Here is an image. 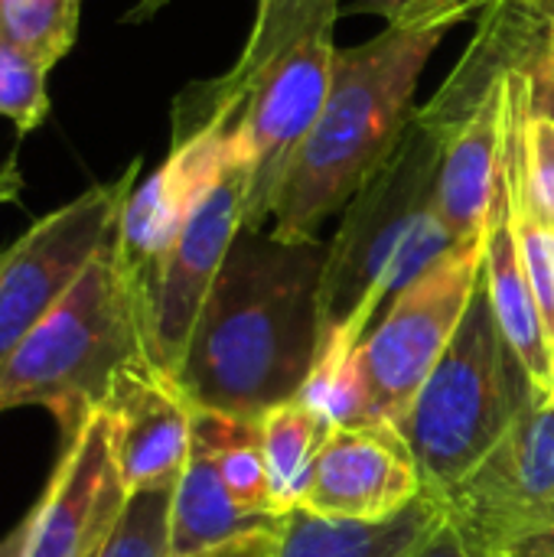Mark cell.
<instances>
[{
  "mask_svg": "<svg viewBox=\"0 0 554 557\" xmlns=\"http://www.w3.org/2000/svg\"><path fill=\"white\" fill-rule=\"evenodd\" d=\"M519 557H554V532L552 535H545V539H539V542H532V545H526Z\"/></svg>",
  "mask_w": 554,
  "mask_h": 557,
  "instance_id": "32",
  "label": "cell"
},
{
  "mask_svg": "<svg viewBox=\"0 0 554 557\" xmlns=\"http://www.w3.org/2000/svg\"><path fill=\"white\" fill-rule=\"evenodd\" d=\"M274 545H278V539H274V542H271L268 548H261V552H258L255 557H274Z\"/></svg>",
  "mask_w": 554,
  "mask_h": 557,
  "instance_id": "34",
  "label": "cell"
},
{
  "mask_svg": "<svg viewBox=\"0 0 554 557\" xmlns=\"http://www.w3.org/2000/svg\"><path fill=\"white\" fill-rule=\"evenodd\" d=\"M33 525H36V506H29V512L0 539V557H26L29 539H33Z\"/></svg>",
  "mask_w": 554,
  "mask_h": 557,
  "instance_id": "29",
  "label": "cell"
},
{
  "mask_svg": "<svg viewBox=\"0 0 554 557\" xmlns=\"http://www.w3.org/2000/svg\"><path fill=\"white\" fill-rule=\"evenodd\" d=\"M483 290L493 307V317L526 366L532 385L554 398V352L545 333V320L529 281V271L519 255L516 228H513V209L503 176H496L493 206L483 228Z\"/></svg>",
  "mask_w": 554,
  "mask_h": 557,
  "instance_id": "17",
  "label": "cell"
},
{
  "mask_svg": "<svg viewBox=\"0 0 554 557\" xmlns=\"http://www.w3.org/2000/svg\"><path fill=\"white\" fill-rule=\"evenodd\" d=\"M274 539H278V525L264 529V532H255V535H245V539H238V542H232L225 548H216V552L202 557H255L261 548H268Z\"/></svg>",
  "mask_w": 554,
  "mask_h": 557,
  "instance_id": "30",
  "label": "cell"
},
{
  "mask_svg": "<svg viewBox=\"0 0 554 557\" xmlns=\"http://www.w3.org/2000/svg\"><path fill=\"white\" fill-rule=\"evenodd\" d=\"M438 516L441 506L428 496L382 522L320 519L297 506L278 522L274 557H405Z\"/></svg>",
  "mask_w": 554,
  "mask_h": 557,
  "instance_id": "18",
  "label": "cell"
},
{
  "mask_svg": "<svg viewBox=\"0 0 554 557\" xmlns=\"http://www.w3.org/2000/svg\"><path fill=\"white\" fill-rule=\"evenodd\" d=\"M470 557H519L554 532V398L535 395L500 444L438 499Z\"/></svg>",
  "mask_w": 554,
  "mask_h": 557,
  "instance_id": "8",
  "label": "cell"
},
{
  "mask_svg": "<svg viewBox=\"0 0 554 557\" xmlns=\"http://www.w3.org/2000/svg\"><path fill=\"white\" fill-rule=\"evenodd\" d=\"M248 163L238 160L186 219L147 294V352L176 375L202 304L245 228Z\"/></svg>",
  "mask_w": 554,
  "mask_h": 557,
  "instance_id": "10",
  "label": "cell"
},
{
  "mask_svg": "<svg viewBox=\"0 0 554 557\" xmlns=\"http://www.w3.org/2000/svg\"><path fill=\"white\" fill-rule=\"evenodd\" d=\"M323 264L320 238L242 228L176 369L196 408L261 418L300 395L320 356Z\"/></svg>",
  "mask_w": 554,
  "mask_h": 557,
  "instance_id": "1",
  "label": "cell"
},
{
  "mask_svg": "<svg viewBox=\"0 0 554 557\" xmlns=\"http://www.w3.org/2000/svg\"><path fill=\"white\" fill-rule=\"evenodd\" d=\"M20 193H23V170H20L16 150H13V153L0 163V209L10 206V202H16Z\"/></svg>",
  "mask_w": 554,
  "mask_h": 557,
  "instance_id": "31",
  "label": "cell"
},
{
  "mask_svg": "<svg viewBox=\"0 0 554 557\" xmlns=\"http://www.w3.org/2000/svg\"><path fill=\"white\" fill-rule=\"evenodd\" d=\"M506 134V78L496 82L487 98L447 134L438 183L434 215L454 235V242H473L487 228V215L496 193L500 157Z\"/></svg>",
  "mask_w": 554,
  "mask_h": 557,
  "instance_id": "16",
  "label": "cell"
},
{
  "mask_svg": "<svg viewBox=\"0 0 554 557\" xmlns=\"http://www.w3.org/2000/svg\"><path fill=\"white\" fill-rule=\"evenodd\" d=\"M281 519L248 516L229 496L212 457L193 444L189 463L173 486L170 506V552L173 557H202L245 535L274 529Z\"/></svg>",
  "mask_w": 554,
  "mask_h": 557,
  "instance_id": "19",
  "label": "cell"
},
{
  "mask_svg": "<svg viewBox=\"0 0 554 557\" xmlns=\"http://www.w3.org/2000/svg\"><path fill=\"white\" fill-rule=\"evenodd\" d=\"M78 16L82 0H0V39L52 69L72 52Z\"/></svg>",
  "mask_w": 554,
  "mask_h": 557,
  "instance_id": "22",
  "label": "cell"
},
{
  "mask_svg": "<svg viewBox=\"0 0 554 557\" xmlns=\"http://www.w3.org/2000/svg\"><path fill=\"white\" fill-rule=\"evenodd\" d=\"M127 490L114 463L108 418L95 411L62 437V454L36 506L26 557H98L108 545Z\"/></svg>",
  "mask_w": 554,
  "mask_h": 557,
  "instance_id": "12",
  "label": "cell"
},
{
  "mask_svg": "<svg viewBox=\"0 0 554 557\" xmlns=\"http://www.w3.org/2000/svg\"><path fill=\"white\" fill-rule=\"evenodd\" d=\"M454 29L431 20L385 26L379 36L336 49L327 104L297 150L268 232L281 242H313L366 180L392 157L415 121V91L438 42Z\"/></svg>",
  "mask_w": 554,
  "mask_h": 557,
  "instance_id": "2",
  "label": "cell"
},
{
  "mask_svg": "<svg viewBox=\"0 0 554 557\" xmlns=\"http://www.w3.org/2000/svg\"><path fill=\"white\" fill-rule=\"evenodd\" d=\"M554 55V0H490L483 20L434 98L415 121L451 134L506 75H526Z\"/></svg>",
  "mask_w": 554,
  "mask_h": 557,
  "instance_id": "15",
  "label": "cell"
},
{
  "mask_svg": "<svg viewBox=\"0 0 554 557\" xmlns=\"http://www.w3.org/2000/svg\"><path fill=\"white\" fill-rule=\"evenodd\" d=\"M444 134L411 121L392 157L343 209L320 284V352L359 349L385 304L460 242L434 215Z\"/></svg>",
  "mask_w": 554,
  "mask_h": 557,
  "instance_id": "3",
  "label": "cell"
},
{
  "mask_svg": "<svg viewBox=\"0 0 554 557\" xmlns=\"http://www.w3.org/2000/svg\"><path fill=\"white\" fill-rule=\"evenodd\" d=\"M522 150H526L529 186L542 202V209L554 219V117L532 114L529 95H526V117H522Z\"/></svg>",
  "mask_w": 554,
  "mask_h": 557,
  "instance_id": "26",
  "label": "cell"
},
{
  "mask_svg": "<svg viewBox=\"0 0 554 557\" xmlns=\"http://www.w3.org/2000/svg\"><path fill=\"white\" fill-rule=\"evenodd\" d=\"M49 72L23 49L0 39V117L33 134L49 114Z\"/></svg>",
  "mask_w": 554,
  "mask_h": 557,
  "instance_id": "24",
  "label": "cell"
},
{
  "mask_svg": "<svg viewBox=\"0 0 554 557\" xmlns=\"http://www.w3.org/2000/svg\"><path fill=\"white\" fill-rule=\"evenodd\" d=\"M258 428H261V450H264V467L271 480V496L284 519L291 509L300 506L313 463L333 424L317 408H310L304 398L294 395L291 401L268 408L258 418Z\"/></svg>",
  "mask_w": 554,
  "mask_h": 557,
  "instance_id": "21",
  "label": "cell"
},
{
  "mask_svg": "<svg viewBox=\"0 0 554 557\" xmlns=\"http://www.w3.org/2000/svg\"><path fill=\"white\" fill-rule=\"evenodd\" d=\"M163 3H170V0H140L131 13H127V20L131 23H137V20H147V16H153Z\"/></svg>",
  "mask_w": 554,
  "mask_h": 557,
  "instance_id": "33",
  "label": "cell"
},
{
  "mask_svg": "<svg viewBox=\"0 0 554 557\" xmlns=\"http://www.w3.org/2000/svg\"><path fill=\"white\" fill-rule=\"evenodd\" d=\"M144 356L147 304L114 228L75 287L0 366V414L46 408L65 437L101 411L118 375Z\"/></svg>",
  "mask_w": 554,
  "mask_h": 557,
  "instance_id": "4",
  "label": "cell"
},
{
  "mask_svg": "<svg viewBox=\"0 0 554 557\" xmlns=\"http://www.w3.org/2000/svg\"><path fill=\"white\" fill-rule=\"evenodd\" d=\"M336 49V23H323L274 52L225 101L212 108H186L173 101V131H189L209 121L235 127L248 163L245 228L251 232L268 228L281 183L327 104Z\"/></svg>",
  "mask_w": 554,
  "mask_h": 557,
  "instance_id": "6",
  "label": "cell"
},
{
  "mask_svg": "<svg viewBox=\"0 0 554 557\" xmlns=\"http://www.w3.org/2000/svg\"><path fill=\"white\" fill-rule=\"evenodd\" d=\"M483 281V235L460 242L398 290L356 349L366 421L398 428L431 369L451 346Z\"/></svg>",
  "mask_w": 554,
  "mask_h": 557,
  "instance_id": "7",
  "label": "cell"
},
{
  "mask_svg": "<svg viewBox=\"0 0 554 557\" xmlns=\"http://www.w3.org/2000/svg\"><path fill=\"white\" fill-rule=\"evenodd\" d=\"M490 0H343V10L376 13L389 26H415V23H464L477 10H487Z\"/></svg>",
  "mask_w": 554,
  "mask_h": 557,
  "instance_id": "25",
  "label": "cell"
},
{
  "mask_svg": "<svg viewBox=\"0 0 554 557\" xmlns=\"http://www.w3.org/2000/svg\"><path fill=\"white\" fill-rule=\"evenodd\" d=\"M405 557H470V552H467L464 539L457 535V529L441 512L438 522L418 539V545Z\"/></svg>",
  "mask_w": 554,
  "mask_h": 557,
  "instance_id": "27",
  "label": "cell"
},
{
  "mask_svg": "<svg viewBox=\"0 0 554 557\" xmlns=\"http://www.w3.org/2000/svg\"><path fill=\"white\" fill-rule=\"evenodd\" d=\"M193 444H199L212 457L229 496L235 499L242 512L261 516V519H281L274 496H271L258 418H238V414L196 408Z\"/></svg>",
  "mask_w": 554,
  "mask_h": 557,
  "instance_id": "20",
  "label": "cell"
},
{
  "mask_svg": "<svg viewBox=\"0 0 554 557\" xmlns=\"http://www.w3.org/2000/svg\"><path fill=\"white\" fill-rule=\"evenodd\" d=\"M535 395L542 392L506 343L480 281L460 330L398 421L424 496L438 503L457 486Z\"/></svg>",
  "mask_w": 554,
  "mask_h": 557,
  "instance_id": "5",
  "label": "cell"
},
{
  "mask_svg": "<svg viewBox=\"0 0 554 557\" xmlns=\"http://www.w3.org/2000/svg\"><path fill=\"white\" fill-rule=\"evenodd\" d=\"M421 496V473L402 431L389 421H362L330 431L300 509L340 522H382Z\"/></svg>",
  "mask_w": 554,
  "mask_h": 557,
  "instance_id": "13",
  "label": "cell"
},
{
  "mask_svg": "<svg viewBox=\"0 0 554 557\" xmlns=\"http://www.w3.org/2000/svg\"><path fill=\"white\" fill-rule=\"evenodd\" d=\"M526 88H529V111L554 117V55L535 62L526 72Z\"/></svg>",
  "mask_w": 554,
  "mask_h": 557,
  "instance_id": "28",
  "label": "cell"
},
{
  "mask_svg": "<svg viewBox=\"0 0 554 557\" xmlns=\"http://www.w3.org/2000/svg\"><path fill=\"white\" fill-rule=\"evenodd\" d=\"M170 506H173V486L127 496V506L98 557H173Z\"/></svg>",
  "mask_w": 554,
  "mask_h": 557,
  "instance_id": "23",
  "label": "cell"
},
{
  "mask_svg": "<svg viewBox=\"0 0 554 557\" xmlns=\"http://www.w3.org/2000/svg\"><path fill=\"white\" fill-rule=\"evenodd\" d=\"M101 414L108 418L114 463L131 496L176 486L193 454L196 405L173 372L150 356L131 362L118 375Z\"/></svg>",
  "mask_w": 554,
  "mask_h": 557,
  "instance_id": "14",
  "label": "cell"
},
{
  "mask_svg": "<svg viewBox=\"0 0 554 557\" xmlns=\"http://www.w3.org/2000/svg\"><path fill=\"white\" fill-rule=\"evenodd\" d=\"M238 160H245V153L229 124L209 121L189 131H173L167 160L127 196L118 222V245L140 284L144 304L157 268L180 238L186 219Z\"/></svg>",
  "mask_w": 554,
  "mask_h": 557,
  "instance_id": "11",
  "label": "cell"
},
{
  "mask_svg": "<svg viewBox=\"0 0 554 557\" xmlns=\"http://www.w3.org/2000/svg\"><path fill=\"white\" fill-rule=\"evenodd\" d=\"M137 176L140 160L121 176L95 183L36 219L7 251H0V366L88 271L118 228Z\"/></svg>",
  "mask_w": 554,
  "mask_h": 557,
  "instance_id": "9",
  "label": "cell"
}]
</instances>
